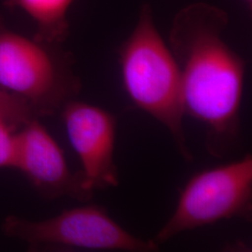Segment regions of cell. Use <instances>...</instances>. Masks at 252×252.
I'll use <instances>...</instances> for the list:
<instances>
[{
    "label": "cell",
    "mask_w": 252,
    "mask_h": 252,
    "mask_svg": "<svg viewBox=\"0 0 252 252\" xmlns=\"http://www.w3.org/2000/svg\"><path fill=\"white\" fill-rule=\"evenodd\" d=\"M229 16L207 2L180 9L172 23L168 45L180 67L185 115L205 127V147L221 159L241 144V105L246 63L229 45Z\"/></svg>",
    "instance_id": "cell-1"
},
{
    "label": "cell",
    "mask_w": 252,
    "mask_h": 252,
    "mask_svg": "<svg viewBox=\"0 0 252 252\" xmlns=\"http://www.w3.org/2000/svg\"><path fill=\"white\" fill-rule=\"evenodd\" d=\"M119 63L129 98L167 129L180 155L191 162L193 155L183 127L180 67L156 27L149 4L142 7L133 31L121 46Z\"/></svg>",
    "instance_id": "cell-2"
},
{
    "label": "cell",
    "mask_w": 252,
    "mask_h": 252,
    "mask_svg": "<svg viewBox=\"0 0 252 252\" xmlns=\"http://www.w3.org/2000/svg\"><path fill=\"white\" fill-rule=\"evenodd\" d=\"M72 54L59 44L11 31L0 16V89L26 101L38 118L60 113L81 89Z\"/></svg>",
    "instance_id": "cell-3"
},
{
    "label": "cell",
    "mask_w": 252,
    "mask_h": 252,
    "mask_svg": "<svg viewBox=\"0 0 252 252\" xmlns=\"http://www.w3.org/2000/svg\"><path fill=\"white\" fill-rule=\"evenodd\" d=\"M7 236L27 244L29 251L87 250L154 252L159 245L126 231L100 205L90 204L63 210L57 216L30 220L10 215L2 222Z\"/></svg>",
    "instance_id": "cell-4"
},
{
    "label": "cell",
    "mask_w": 252,
    "mask_h": 252,
    "mask_svg": "<svg viewBox=\"0 0 252 252\" xmlns=\"http://www.w3.org/2000/svg\"><path fill=\"white\" fill-rule=\"evenodd\" d=\"M252 221V156L199 172L180 190L177 207L153 240L164 243L187 231L224 220Z\"/></svg>",
    "instance_id": "cell-5"
},
{
    "label": "cell",
    "mask_w": 252,
    "mask_h": 252,
    "mask_svg": "<svg viewBox=\"0 0 252 252\" xmlns=\"http://www.w3.org/2000/svg\"><path fill=\"white\" fill-rule=\"evenodd\" d=\"M60 113L91 188L96 190L119 186L115 162L116 116L104 108L77 99L65 104Z\"/></svg>",
    "instance_id": "cell-6"
},
{
    "label": "cell",
    "mask_w": 252,
    "mask_h": 252,
    "mask_svg": "<svg viewBox=\"0 0 252 252\" xmlns=\"http://www.w3.org/2000/svg\"><path fill=\"white\" fill-rule=\"evenodd\" d=\"M21 128L16 169L25 175L36 192L48 200L68 197L89 202L94 190L81 170H70L62 148L38 118Z\"/></svg>",
    "instance_id": "cell-7"
},
{
    "label": "cell",
    "mask_w": 252,
    "mask_h": 252,
    "mask_svg": "<svg viewBox=\"0 0 252 252\" xmlns=\"http://www.w3.org/2000/svg\"><path fill=\"white\" fill-rule=\"evenodd\" d=\"M76 0H3L9 9H20L36 25L34 38L61 45L69 34L67 12Z\"/></svg>",
    "instance_id": "cell-8"
},
{
    "label": "cell",
    "mask_w": 252,
    "mask_h": 252,
    "mask_svg": "<svg viewBox=\"0 0 252 252\" xmlns=\"http://www.w3.org/2000/svg\"><path fill=\"white\" fill-rule=\"evenodd\" d=\"M0 115L6 118L16 128L38 118L34 110L24 101L0 89ZM39 119V118H38Z\"/></svg>",
    "instance_id": "cell-9"
},
{
    "label": "cell",
    "mask_w": 252,
    "mask_h": 252,
    "mask_svg": "<svg viewBox=\"0 0 252 252\" xmlns=\"http://www.w3.org/2000/svg\"><path fill=\"white\" fill-rule=\"evenodd\" d=\"M16 129L0 115V168H17L19 136Z\"/></svg>",
    "instance_id": "cell-10"
},
{
    "label": "cell",
    "mask_w": 252,
    "mask_h": 252,
    "mask_svg": "<svg viewBox=\"0 0 252 252\" xmlns=\"http://www.w3.org/2000/svg\"><path fill=\"white\" fill-rule=\"evenodd\" d=\"M247 3H252V0H245Z\"/></svg>",
    "instance_id": "cell-11"
}]
</instances>
